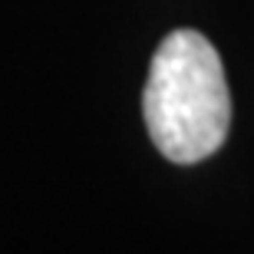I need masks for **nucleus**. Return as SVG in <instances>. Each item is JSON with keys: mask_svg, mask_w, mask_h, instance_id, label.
Returning <instances> with one entry per match:
<instances>
[{"mask_svg": "<svg viewBox=\"0 0 254 254\" xmlns=\"http://www.w3.org/2000/svg\"><path fill=\"white\" fill-rule=\"evenodd\" d=\"M145 129L169 162L191 165L221 149L231 126V96L215 47L195 30L159 43L145 83Z\"/></svg>", "mask_w": 254, "mask_h": 254, "instance_id": "f257e3e1", "label": "nucleus"}]
</instances>
